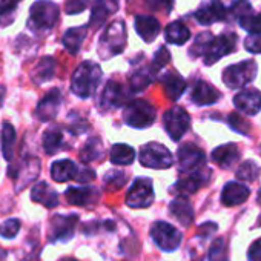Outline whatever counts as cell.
<instances>
[{"mask_svg":"<svg viewBox=\"0 0 261 261\" xmlns=\"http://www.w3.org/2000/svg\"><path fill=\"white\" fill-rule=\"evenodd\" d=\"M22 0H0V27H7L13 22V14Z\"/></svg>","mask_w":261,"mask_h":261,"instance_id":"74e56055","label":"cell"},{"mask_svg":"<svg viewBox=\"0 0 261 261\" xmlns=\"http://www.w3.org/2000/svg\"><path fill=\"white\" fill-rule=\"evenodd\" d=\"M146 2L152 11H163L165 14H169L174 8V0H146Z\"/></svg>","mask_w":261,"mask_h":261,"instance_id":"c3c4849f","label":"cell"},{"mask_svg":"<svg viewBox=\"0 0 261 261\" xmlns=\"http://www.w3.org/2000/svg\"><path fill=\"white\" fill-rule=\"evenodd\" d=\"M134 28H136L137 34L148 43L154 42L162 30L160 22L151 16H137L134 19Z\"/></svg>","mask_w":261,"mask_h":261,"instance_id":"603a6c76","label":"cell"},{"mask_svg":"<svg viewBox=\"0 0 261 261\" xmlns=\"http://www.w3.org/2000/svg\"><path fill=\"white\" fill-rule=\"evenodd\" d=\"M247 259L249 261H261V238L255 240L250 247L247 249Z\"/></svg>","mask_w":261,"mask_h":261,"instance_id":"681fc988","label":"cell"},{"mask_svg":"<svg viewBox=\"0 0 261 261\" xmlns=\"http://www.w3.org/2000/svg\"><path fill=\"white\" fill-rule=\"evenodd\" d=\"M250 195V189L240 181H229L221 191V203L226 207H235L243 204Z\"/></svg>","mask_w":261,"mask_h":261,"instance_id":"ffe728a7","label":"cell"},{"mask_svg":"<svg viewBox=\"0 0 261 261\" xmlns=\"http://www.w3.org/2000/svg\"><path fill=\"white\" fill-rule=\"evenodd\" d=\"M60 106H62V92L60 89L54 88L39 101L36 108V115L40 121H51L53 118L57 117Z\"/></svg>","mask_w":261,"mask_h":261,"instance_id":"2e32d148","label":"cell"},{"mask_svg":"<svg viewBox=\"0 0 261 261\" xmlns=\"http://www.w3.org/2000/svg\"><path fill=\"white\" fill-rule=\"evenodd\" d=\"M155 118H157L155 108L143 98L133 100L124 106L123 120L130 127H137V129L149 127L155 121Z\"/></svg>","mask_w":261,"mask_h":261,"instance_id":"277c9868","label":"cell"},{"mask_svg":"<svg viewBox=\"0 0 261 261\" xmlns=\"http://www.w3.org/2000/svg\"><path fill=\"white\" fill-rule=\"evenodd\" d=\"M14 145H16V129L10 121H5L2 127V154L7 162L13 160Z\"/></svg>","mask_w":261,"mask_h":261,"instance_id":"e575fe53","label":"cell"},{"mask_svg":"<svg viewBox=\"0 0 261 261\" xmlns=\"http://www.w3.org/2000/svg\"><path fill=\"white\" fill-rule=\"evenodd\" d=\"M233 106L238 109V112H243L246 115H255L261 109V92L253 88L241 89L233 97Z\"/></svg>","mask_w":261,"mask_h":261,"instance_id":"e0dca14e","label":"cell"},{"mask_svg":"<svg viewBox=\"0 0 261 261\" xmlns=\"http://www.w3.org/2000/svg\"><path fill=\"white\" fill-rule=\"evenodd\" d=\"M137 154L134 151L133 146L129 145H124V143H117L111 148V154H109V159L114 165H118V166H124V165H130L134 160H136Z\"/></svg>","mask_w":261,"mask_h":261,"instance_id":"836d02e7","label":"cell"},{"mask_svg":"<svg viewBox=\"0 0 261 261\" xmlns=\"http://www.w3.org/2000/svg\"><path fill=\"white\" fill-rule=\"evenodd\" d=\"M259 155H261V145H259Z\"/></svg>","mask_w":261,"mask_h":261,"instance_id":"11a10c76","label":"cell"},{"mask_svg":"<svg viewBox=\"0 0 261 261\" xmlns=\"http://www.w3.org/2000/svg\"><path fill=\"white\" fill-rule=\"evenodd\" d=\"M19 230H20V220L19 218H10L5 223H2V226H0V235H2L4 238H7V240L16 238Z\"/></svg>","mask_w":261,"mask_h":261,"instance_id":"ee69618b","label":"cell"},{"mask_svg":"<svg viewBox=\"0 0 261 261\" xmlns=\"http://www.w3.org/2000/svg\"><path fill=\"white\" fill-rule=\"evenodd\" d=\"M31 198H33V201L40 203L48 209H54L59 206V195L46 181H40L33 186Z\"/></svg>","mask_w":261,"mask_h":261,"instance_id":"484cf974","label":"cell"},{"mask_svg":"<svg viewBox=\"0 0 261 261\" xmlns=\"http://www.w3.org/2000/svg\"><path fill=\"white\" fill-rule=\"evenodd\" d=\"M59 16L60 11L54 2H51V0H39V2L33 4L30 10L28 30L34 34H45L56 27Z\"/></svg>","mask_w":261,"mask_h":261,"instance_id":"7a4b0ae2","label":"cell"},{"mask_svg":"<svg viewBox=\"0 0 261 261\" xmlns=\"http://www.w3.org/2000/svg\"><path fill=\"white\" fill-rule=\"evenodd\" d=\"M256 203H258L259 207H261V189H259L258 194H256ZM256 227H261V214H259V217H258V224H256Z\"/></svg>","mask_w":261,"mask_h":261,"instance_id":"f5cc1de1","label":"cell"},{"mask_svg":"<svg viewBox=\"0 0 261 261\" xmlns=\"http://www.w3.org/2000/svg\"><path fill=\"white\" fill-rule=\"evenodd\" d=\"M169 60H171V54H169L168 48H166V46H162V48H159L157 53L154 54L151 68H152L155 72H159L162 68H165V66L169 63Z\"/></svg>","mask_w":261,"mask_h":261,"instance_id":"f6af8a7d","label":"cell"},{"mask_svg":"<svg viewBox=\"0 0 261 261\" xmlns=\"http://www.w3.org/2000/svg\"><path fill=\"white\" fill-rule=\"evenodd\" d=\"M209 261H227L229 255H227V244L224 238H217L212 241L211 247H209V253H207Z\"/></svg>","mask_w":261,"mask_h":261,"instance_id":"f35d334b","label":"cell"},{"mask_svg":"<svg viewBox=\"0 0 261 261\" xmlns=\"http://www.w3.org/2000/svg\"><path fill=\"white\" fill-rule=\"evenodd\" d=\"M259 174H261V168L255 162H252V160L243 162L240 165V168L237 169V172H235L237 178L241 180V181H246V183L255 181L259 177Z\"/></svg>","mask_w":261,"mask_h":261,"instance_id":"d590c367","label":"cell"},{"mask_svg":"<svg viewBox=\"0 0 261 261\" xmlns=\"http://www.w3.org/2000/svg\"><path fill=\"white\" fill-rule=\"evenodd\" d=\"M256 71L258 66L255 60H244L230 65L223 71V83L230 89L244 88L256 77Z\"/></svg>","mask_w":261,"mask_h":261,"instance_id":"5b68a950","label":"cell"},{"mask_svg":"<svg viewBox=\"0 0 261 261\" xmlns=\"http://www.w3.org/2000/svg\"><path fill=\"white\" fill-rule=\"evenodd\" d=\"M241 157V152L235 143H227L215 148L211 154L212 162L221 169H230Z\"/></svg>","mask_w":261,"mask_h":261,"instance_id":"7402d4cb","label":"cell"},{"mask_svg":"<svg viewBox=\"0 0 261 261\" xmlns=\"http://www.w3.org/2000/svg\"><path fill=\"white\" fill-rule=\"evenodd\" d=\"M103 157H105V148H103V142L98 137H91L80 151V160L85 165L101 160Z\"/></svg>","mask_w":261,"mask_h":261,"instance_id":"d6a6232c","label":"cell"},{"mask_svg":"<svg viewBox=\"0 0 261 261\" xmlns=\"http://www.w3.org/2000/svg\"><path fill=\"white\" fill-rule=\"evenodd\" d=\"M252 13V7L249 4V0H235V2L229 7V11H227V16L230 17H235V19H243L246 17L247 14Z\"/></svg>","mask_w":261,"mask_h":261,"instance_id":"b9f144b4","label":"cell"},{"mask_svg":"<svg viewBox=\"0 0 261 261\" xmlns=\"http://www.w3.org/2000/svg\"><path fill=\"white\" fill-rule=\"evenodd\" d=\"M157 72L149 66H143L139 68L133 72V75L129 77V83H130V91L133 92H140L143 91L146 86H149L154 80H155Z\"/></svg>","mask_w":261,"mask_h":261,"instance_id":"4dcf8cb0","label":"cell"},{"mask_svg":"<svg viewBox=\"0 0 261 261\" xmlns=\"http://www.w3.org/2000/svg\"><path fill=\"white\" fill-rule=\"evenodd\" d=\"M165 39L168 43H172V45H185L191 39V31L183 22L177 20L166 27Z\"/></svg>","mask_w":261,"mask_h":261,"instance_id":"1f68e13d","label":"cell"},{"mask_svg":"<svg viewBox=\"0 0 261 261\" xmlns=\"http://www.w3.org/2000/svg\"><path fill=\"white\" fill-rule=\"evenodd\" d=\"M4 259H5V252L0 250V261H4Z\"/></svg>","mask_w":261,"mask_h":261,"instance_id":"db71d44e","label":"cell"},{"mask_svg":"<svg viewBox=\"0 0 261 261\" xmlns=\"http://www.w3.org/2000/svg\"><path fill=\"white\" fill-rule=\"evenodd\" d=\"M79 221V217L75 214L72 215H56L51 220L49 227V241L59 243V241H69L74 237L75 224Z\"/></svg>","mask_w":261,"mask_h":261,"instance_id":"4fadbf2b","label":"cell"},{"mask_svg":"<svg viewBox=\"0 0 261 261\" xmlns=\"http://www.w3.org/2000/svg\"><path fill=\"white\" fill-rule=\"evenodd\" d=\"M163 123H165V130L171 137V140L178 142L189 130L191 115L186 112V109H183L180 106H174L165 112Z\"/></svg>","mask_w":261,"mask_h":261,"instance_id":"9c48e42d","label":"cell"},{"mask_svg":"<svg viewBox=\"0 0 261 261\" xmlns=\"http://www.w3.org/2000/svg\"><path fill=\"white\" fill-rule=\"evenodd\" d=\"M118 10V0H95L92 10H91V17H89V28L98 30L106 23V20L115 14Z\"/></svg>","mask_w":261,"mask_h":261,"instance_id":"ac0fdd59","label":"cell"},{"mask_svg":"<svg viewBox=\"0 0 261 261\" xmlns=\"http://www.w3.org/2000/svg\"><path fill=\"white\" fill-rule=\"evenodd\" d=\"M194 17L200 25L207 27L215 22H221L227 19V10L221 0H204L195 11Z\"/></svg>","mask_w":261,"mask_h":261,"instance_id":"5bb4252c","label":"cell"},{"mask_svg":"<svg viewBox=\"0 0 261 261\" xmlns=\"http://www.w3.org/2000/svg\"><path fill=\"white\" fill-rule=\"evenodd\" d=\"M65 197L74 206H89L98 200L100 192L92 186H71L66 189Z\"/></svg>","mask_w":261,"mask_h":261,"instance_id":"44dd1931","label":"cell"},{"mask_svg":"<svg viewBox=\"0 0 261 261\" xmlns=\"http://www.w3.org/2000/svg\"><path fill=\"white\" fill-rule=\"evenodd\" d=\"M127 34L126 25L121 20H115L106 27L98 40V56L103 60H109L118 54H121L126 48Z\"/></svg>","mask_w":261,"mask_h":261,"instance_id":"3957f363","label":"cell"},{"mask_svg":"<svg viewBox=\"0 0 261 261\" xmlns=\"http://www.w3.org/2000/svg\"><path fill=\"white\" fill-rule=\"evenodd\" d=\"M126 101H127V91L124 89V86L115 80H109L101 92V98H100L101 109L105 111L117 109L126 105Z\"/></svg>","mask_w":261,"mask_h":261,"instance_id":"9a60e30c","label":"cell"},{"mask_svg":"<svg viewBox=\"0 0 261 261\" xmlns=\"http://www.w3.org/2000/svg\"><path fill=\"white\" fill-rule=\"evenodd\" d=\"M162 83H163V88H165V92L166 95L171 98V100H178L183 92L186 91V82L185 79L175 72V71H169L166 72L163 77H162Z\"/></svg>","mask_w":261,"mask_h":261,"instance_id":"f1b7e54d","label":"cell"},{"mask_svg":"<svg viewBox=\"0 0 261 261\" xmlns=\"http://www.w3.org/2000/svg\"><path fill=\"white\" fill-rule=\"evenodd\" d=\"M211 178H212V171L207 166L191 174H183L180 180L174 185L172 192L177 194V197L188 198L189 195L195 194L198 189L206 186L211 181Z\"/></svg>","mask_w":261,"mask_h":261,"instance_id":"8fae6325","label":"cell"},{"mask_svg":"<svg viewBox=\"0 0 261 261\" xmlns=\"http://www.w3.org/2000/svg\"><path fill=\"white\" fill-rule=\"evenodd\" d=\"M79 166L72 160H59L51 166V177L57 183H66L69 180H75L79 174Z\"/></svg>","mask_w":261,"mask_h":261,"instance_id":"83f0119b","label":"cell"},{"mask_svg":"<svg viewBox=\"0 0 261 261\" xmlns=\"http://www.w3.org/2000/svg\"><path fill=\"white\" fill-rule=\"evenodd\" d=\"M127 181V175L123 171H109L105 175V186L108 191H120Z\"/></svg>","mask_w":261,"mask_h":261,"instance_id":"ab89813d","label":"cell"},{"mask_svg":"<svg viewBox=\"0 0 261 261\" xmlns=\"http://www.w3.org/2000/svg\"><path fill=\"white\" fill-rule=\"evenodd\" d=\"M169 212L185 227L191 226L192 221H194V209H192V204L185 197H175L169 203Z\"/></svg>","mask_w":261,"mask_h":261,"instance_id":"cb8c5ba5","label":"cell"},{"mask_svg":"<svg viewBox=\"0 0 261 261\" xmlns=\"http://www.w3.org/2000/svg\"><path fill=\"white\" fill-rule=\"evenodd\" d=\"M154 188L152 180L146 177H140L134 180L133 186L129 188L126 195V204L134 209H145L154 203Z\"/></svg>","mask_w":261,"mask_h":261,"instance_id":"52a82bcc","label":"cell"},{"mask_svg":"<svg viewBox=\"0 0 261 261\" xmlns=\"http://www.w3.org/2000/svg\"><path fill=\"white\" fill-rule=\"evenodd\" d=\"M217 229H218V226H217L215 223L209 221V223H204V224L198 229V232H200V235H201V237H209V235H211V233H214Z\"/></svg>","mask_w":261,"mask_h":261,"instance_id":"816d5d0a","label":"cell"},{"mask_svg":"<svg viewBox=\"0 0 261 261\" xmlns=\"http://www.w3.org/2000/svg\"><path fill=\"white\" fill-rule=\"evenodd\" d=\"M88 28H89L88 25H83V27H77V28H69L65 33L62 42L69 54H77L80 51L82 43L88 36Z\"/></svg>","mask_w":261,"mask_h":261,"instance_id":"f546056e","label":"cell"},{"mask_svg":"<svg viewBox=\"0 0 261 261\" xmlns=\"http://www.w3.org/2000/svg\"><path fill=\"white\" fill-rule=\"evenodd\" d=\"M221 92L214 88L211 83L204 82V80H197L192 85L191 89V101L195 103L197 106H207V105H214L220 100Z\"/></svg>","mask_w":261,"mask_h":261,"instance_id":"d6986e66","label":"cell"},{"mask_svg":"<svg viewBox=\"0 0 261 261\" xmlns=\"http://www.w3.org/2000/svg\"><path fill=\"white\" fill-rule=\"evenodd\" d=\"M101 80V68L94 62L80 63L71 77V91L80 98H89L98 88Z\"/></svg>","mask_w":261,"mask_h":261,"instance_id":"6da1fadb","label":"cell"},{"mask_svg":"<svg viewBox=\"0 0 261 261\" xmlns=\"http://www.w3.org/2000/svg\"><path fill=\"white\" fill-rule=\"evenodd\" d=\"M177 159H178V172L181 175L206 168V154L194 143L181 145L178 148Z\"/></svg>","mask_w":261,"mask_h":261,"instance_id":"30bf717a","label":"cell"},{"mask_svg":"<svg viewBox=\"0 0 261 261\" xmlns=\"http://www.w3.org/2000/svg\"><path fill=\"white\" fill-rule=\"evenodd\" d=\"M151 237L154 243L165 252H174L180 247L183 235L181 232L166 221H157L151 227Z\"/></svg>","mask_w":261,"mask_h":261,"instance_id":"ba28073f","label":"cell"},{"mask_svg":"<svg viewBox=\"0 0 261 261\" xmlns=\"http://www.w3.org/2000/svg\"><path fill=\"white\" fill-rule=\"evenodd\" d=\"M56 59L51 56H45L39 60V63H36V66L31 69V80L36 85H43L46 82H49L54 74H56Z\"/></svg>","mask_w":261,"mask_h":261,"instance_id":"d4e9b609","label":"cell"},{"mask_svg":"<svg viewBox=\"0 0 261 261\" xmlns=\"http://www.w3.org/2000/svg\"><path fill=\"white\" fill-rule=\"evenodd\" d=\"M227 123H229L230 129H233L235 133H238L241 136H250V123L244 117H241V114H238V112L229 114Z\"/></svg>","mask_w":261,"mask_h":261,"instance_id":"60d3db41","label":"cell"},{"mask_svg":"<svg viewBox=\"0 0 261 261\" xmlns=\"http://www.w3.org/2000/svg\"><path fill=\"white\" fill-rule=\"evenodd\" d=\"M95 178V171L91 168H80L75 181L82 183V185H88L89 181H92Z\"/></svg>","mask_w":261,"mask_h":261,"instance_id":"f907efd6","label":"cell"},{"mask_svg":"<svg viewBox=\"0 0 261 261\" xmlns=\"http://www.w3.org/2000/svg\"><path fill=\"white\" fill-rule=\"evenodd\" d=\"M237 48V36L233 33H223L218 37H214L211 42L206 54L203 56L204 65L212 66L218 60H221L224 56L232 54Z\"/></svg>","mask_w":261,"mask_h":261,"instance_id":"7c38bea8","label":"cell"},{"mask_svg":"<svg viewBox=\"0 0 261 261\" xmlns=\"http://www.w3.org/2000/svg\"><path fill=\"white\" fill-rule=\"evenodd\" d=\"M240 27L246 30L249 34L252 33H259L261 31V13L258 14H247L246 17L240 19Z\"/></svg>","mask_w":261,"mask_h":261,"instance_id":"7bdbcfd3","label":"cell"},{"mask_svg":"<svg viewBox=\"0 0 261 261\" xmlns=\"http://www.w3.org/2000/svg\"><path fill=\"white\" fill-rule=\"evenodd\" d=\"M43 148H45V152L48 155L57 154L59 151H63L65 148H68L63 129H60V127H48L45 130V134H43Z\"/></svg>","mask_w":261,"mask_h":261,"instance_id":"4316f807","label":"cell"},{"mask_svg":"<svg viewBox=\"0 0 261 261\" xmlns=\"http://www.w3.org/2000/svg\"><path fill=\"white\" fill-rule=\"evenodd\" d=\"M139 160L142 166L151 169H169L174 165V157L171 151L157 142L145 145L139 152Z\"/></svg>","mask_w":261,"mask_h":261,"instance_id":"8992f818","label":"cell"},{"mask_svg":"<svg viewBox=\"0 0 261 261\" xmlns=\"http://www.w3.org/2000/svg\"><path fill=\"white\" fill-rule=\"evenodd\" d=\"M212 40H214V36H212L211 33H200V34L195 37L192 46L189 48V56H191L192 59L203 57V56L206 54V51H207V48H209V45H211Z\"/></svg>","mask_w":261,"mask_h":261,"instance_id":"8d00e7d4","label":"cell"},{"mask_svg":"<svg viewBox=\"0 0 261 261\" xmlns=\"http://www.w3.org/2000/svg\"><path fill=\"white\" fill-rule=\"evenodd\" d=\"M244 48L252 54H261V31L249 34L244 39Z\"/></svg>","mask_w":261,"mask_h":261,"instance_id":"bcb514c9","label":"cell"},{"mask_svg":"<svg viewBox=\"0 0 261 261\" xmlns=\"http://www.w3.org/2000/svg\"><path fill=\"white\" fill-rule=\"evenodd\" d=\"M89 5V0H66L65 2V13L72 16V14H80L83 13Z\"/></svg>","mask_w":261,"mask_h":261,"instance_id":"7dc6e473","label":"cell"}]
</instances>
